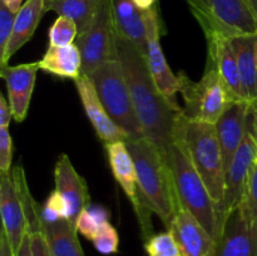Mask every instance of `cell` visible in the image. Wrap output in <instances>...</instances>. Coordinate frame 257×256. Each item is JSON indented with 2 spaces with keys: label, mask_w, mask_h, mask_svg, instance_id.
<instances>
[{
  "label": "cell",
  "mask_w": 257,
  "mask_h": 256,
  "mask_svg": "<svg viewBox=\"0 0 257 256\" xmlns=\"http://www.w3.org/2000/svg\"><path fill=\"white\" fill-rule=\"evenodd\" d=\"M105 151L108 155L110 168L115 181L119 183L122 190L127 195L133 211L136 213L138 223H140L141 236L143 242L147 241L151 236H153L152 227V211L145 205L142 196L140 193L137 182V172H136L135 161L131 155L125 141H117V142L105 143Z\"/></svg>",
  "instance_id": "cell-10"
},
{
  "label": "cell",
  "mask_w": 257,
  "mask_h": 256,
  "mask_svg": "<svg viewBox=\"0 0 257 256\" xmlns=\"http://www.w3.org/2000/svg\"><path fill=\"white\" fill-rule=\"evenodd\" d=\"M125 143L135 161L143 202L168 230L181 208L168 157L146 137L132 138Z\"/></svg>",
  "instance_id": "cell-2"
},
{
  "label": "cell",
  "mask_w": 257,
  "mask_h": 256,
  "mask_svg": "<svg viewBox=\"0 0 257 256\" xmlns=\"http://www.w3.org/2000/svg\"><path fill=\"white\" fill-rule=\"evenodd\" d=\"M117 49L143 136L167 156L182 108L161 93L151 75L145 55L118 34Z\"/></svg>",
  "instance_id": "cell-1"
},
{
  "label": "cell",
  "mask_w": 257,
  "mask_h": 256,
  "mask_svg": "<svg viewBox=\"0 0 257 256\" xmlns=\"http://www.w3.org/2000/svg\"><path fill=\"white\" fill-rule=\"evenodd\" d=\"M60 218H68V205L54 190L40 207V220L42 223H52Z\"/></svg>",
  "instance_id": "cell-29"
},
{
  "label": "cell",
  "mask_w": 257,
  "mask_h": 256,
  "mask_svg": "<svg viewBox=\"0 0 257 256\" xmlns=\"http://www.w3.org/2000/svg\"><path fill=\"white\" fill-rule=\"evenodd\" d=\"M13 140L9 127H0V172L8 173L12 171Z\"/></svg>",
  "instance_id": "cell-33"
},
{
  "label": "cell",
  "mask_w": 257,
  "mask_h": 256,
  "mask_svg": "<svg viewBox=\"0 0 257 256\" xmlns=\"http://www.w3.org/2000/svg\"><path fill=\"white\" fill-rule=\"evenodd\" d=\"M206 35L256 34L257 18L248 0H185Z\"/></svg>",
  "instance_id": "cell-6"
},
{
  "label": "cell",
  "mask_w": 257,
  "mask_h": 256,
  "mask_svg": "<svg viewBox=\"0 0 257 256\" xmlns=\"http://www.w3.org/2000/svg\"><path fill=\"white\" fill-rule=\"evenodd\" d=\"M250 108L251 104L248 102L230 103L220 119L216 122V131L222 150L226 171L245 140Z\"/></svg>",
  "instance_id": "cell-18"
},
{
  "label": "cell",
  "mask_w": 257,
  "mask_h": 256,
  "mask_svg": "<svg viewBox=\"0 0 257 256\" xmlns=\"http://www.w3.org/2000/svg\"><path fill=\"white\" fill-rule=\"evenodd\" d=\"M15 13L0 3V57L5 53L14 27Z\"/></svg>",
  "instance_id": "cell-32"
},
{
  "label": "cell",
  "mask_w": 257,
  "mask_h": 256,
  "mask_svg": "<svg viewBox=\"0 0 257 256\" xmlns=\"http://www.w3.org/2000/svg\"><path fill=\"white\" fill-rule=\"evenodd\" d=\"M240 206L252 220L257 221V158L248 173Z\"/></svg>",
  "instance_id": "cell-30"
},
{
  "label": "cell",
  "mask_w": 257,
  "mask_h": 256,
  "mask_svg": "<svg viewBox=\"0 0 257 256\" xmlns=\"http://www.w3.org/2000/svg\"><path fill=\"white\" fill-rule=\"evenodd\" d=\"M141 10H148L157 4L158 0H133Z\"/></svg>",
  "instance_id": "cell-39"
},
{
  "label": "cell",
  "mask_w": 257,
  "mask_h": 256,
  "mask_svg": "<svg viewBox=\"0 0 257 256\" xmlns=\"http://www.w3.org/2000/svg\"><path fill=\"white\" fill-rule=\"evenodd\" d=\"M0 75L5 80L8 92V102L13 112L15 122L20 123L25 119L29 110L35 78L39 68V63H25L18 65L0 67Z\"/></svg>",
  "instance_id": "cell-16"
},
{
  "label": "cell",
  "mask_w": 257,
  "mask_h": 256,
  "mask_svg": "<svg viewBox=\"0 0 257 256\" xmlns=\"http://www.w3.org/2000/svg\"><path fill=\"white\" fill-rule=\"evenodd\" d=\"M15 256H34V253H33L32 238H30L29 231L25 233L22 245H20L19 250H18L17 253H15Z\"/></svg>",
  "instance_id": "cell-36"
},
{
  "label": "cell",
  "mask_w": 257,
  "mask_h": 256,
  "mask_svg": "<svg viewBox=\"0 0 257 256\" xmlns=\"http://www.w3.org/2000/svg\"><path fill=\"white\" fill-rule=\"evenodd\" d=\"M0 256H15L9 240L3 231L0 233Z\"/></svg>",
  "instance_id": "cell-37"
},
{
  "label": "cell",
  "mask_w": 257,
  "mask_h": 256,
  "mask_svg": "<svg viewBox=\"0 0 257 256\" xmlns=\"http://www.w3.org/2000/svg\"><path fill=\"white\" fill-rule=\"evenodd\" d=\"M147 256H183L181 246L171 231L156 233L145 241Z\"/></svg>",
  "instance_id": "cell-26"
},
{
  "label": "cell",
  "mask_w": 257,
  "mask_h": 256,
  "mask_svg": "<svg viewBox=\"0 0 257 256\" xmlns=\"http://www.w3.org/2000/svg\"><path fill=\"white\" fill-rule=\"evenodd\" d=\"M245 98L257 107V33L232 38Z\"/></svg>",
  "instance_id": "cell-22"
},
{
  "label": "cell",
  "mask_w": 257,
  "mask_h": 256,
  "mask_svg": "<svg viewBox=\"0 0 257 256\" xmlns=\"http://www.w3.org/2000/svg\"><path fill=\"white\" fill-rule=\"evenodd\" d=\"M74 84L85 110V114L89 122L92 123L97 136L104 142V145L117 142V141L130 140V136L108 114L90 78L82 74L78 79L74 80Z\"/></svg>",
  "instance_id": "cell-15"
},
{
  "label": "cell",
  "mask_w": 257,
  "mask_h": 256,
  "mask_svg": "<svg viewBox=\"0 0 257 256\" xmlns=\"http://www.w3.org/2000/svg\"><path fill=\"white\" fill-rule=\"evenodd\" d=\"M257 158V107L251 105L247 118V131L243 142L226 171L225 196L220 211L221 226L231 211L242 202L243 191L251 167ZM222 230V228H221Z\"/></svg>",
  "instance_id": "cell-9"
},
{
  "label": "cell",
  "mask_w": 257,
  "mask_h": 256,
  "mask_svg": "<svg viewBox=\"0 0 257 256\" xmlns=\"http://www.w3.org/2000/svg\"><path fill=\"white\" fill-rule=\"evenodd\" d=\"M177 77L178 92L185 103L183 115L191 120L216 124L231 103L217 70L206 63L205 73L198 82L191 80L185 72H180Z\"/></svg>",
  "instance_id": "cell-7"
},
{
  "label": "cell",
  "mask_w": 257,
  "mask_h": 256,
  "mask_svg": "<svg viewBox=\"0 0 257 256\" xmlns=\"http://www.w3.org/2000/svg\"><path fill=\"white\" fill-rule=\"evenodd\" d=\"M216 256H257V221L241 206L226 217L216 245Z\"/></svg>",
  "instance_id": "cell-12"
},
{
  "label": "cell",
  "mask_w": 257,
  "mask_h": 256,
  "mask_svg": "<svg viewBox=\"0 0 257 256\" xmlns=\"http://www.w3.org/2000/svg\"><path fill=\"white\" fill-rule=\"evenodd\" d=\"M103 0H45V10L70 18L83 32L94 18Z\"/></svg>",
  "instance_id": "cell-25"
},
{
  "label": "cell",
  "mask_w": 257,
  "mask_h": 256,
  "mask_svg": "<svg viewBox=\"0 0 257 256\" xmlns=\"http://www.w3.org/2000/svg\"><path fill=\"white\" fill-rule=\"evenodd\" d=\"M0 215L3 222L2 231L9 240L15 255L28 232V223L12 171L0 173Z\"/></svg>",
  "instance_id": "cell-14"
},
{
  "label": "cell",
  "mask_w": 257,
  "mask_h": 256,
  "mask_svg": "<svg viewBox=\"0 0 257 256\" xmlns=\"http://www.w3.org/2000/svg\"><path fill=\"white\" fill-rule=\"evenodd\" d=\"M207 40V64L217 70L220 79L227 93L228 100L247 102L243 93L238 72L237 58L232 44V38L222 34L206 35Z\"/></svg>",
  "instance_id": "cell-13"
},
{
  "label": "cell",
  "mask_w": 257,
  "mask_h": 256,
  "mask_svg": "<svg viewBox=\"0 0 257 256\" xmlns=\"http://www.w3.org/2000/svg\"><path fill=\"white\" fill-rule=\"evenodd\" d=\"M100 226H102V223L95 218V216L90 212L88 207L80 212L77 221H75V228H77L78 232L90 241H93V238L95 237Z\"/></svg>",
  "instance_id": "cell-31"
},
{
  "label": "cell",
  "mask_w": 257,
  "mask_h": 256,
  "mask_svg": "<svg viewBox=\"0 0 257 256\" xmlns=\"http://www.w3.org/2000/svg\"><path fill=\"white\" fill-rule=\"evenodd\" d=\"M173 140L182 143L193 166L205 181L220 218L225 196L226 168L216 124L191 120L181 113L176 123Z\"/></svg>",
  "instance_id": "cell-3"
},
{
  "label": "cell",
  "mask_w": 257,
  "mask_h": 256,
  "mask_svg": "<svg viewBox=\"0 0 257 256\" xmlns=\"http://www.w3.org/2000/svg\"><path fill=\"white\" fill-rule=\"evenodd\" d=\"M13 118L12 108L4 95H0V127H9Z\"/></svg>",
  "instance_id": "cell-35"
},
{
  "label": "cell",
  "mask_w": 257,
  "mask_h": 256,
  "mask_svg": "<svg viewBox=\"0 0 257 256\" xmlns=\"http://www.w3.org/2000/svg\"><path fill=\"white\" fill-rule=\"evenodd\" d=\"M42 233L52 256H84L75 225L68 218L42 223Z\"/></svg>",
  "instance_id": "cell-24"
},
{
  "label": "cell",
  "mask_w": 257,
  "mask_h": 256,
  "mask_svg": "<svg viewBox=\"0 0 257 256\" xmlns=\"http://www.w3.org/2000/svg\"><path fill=\"white\" fill-rule=\"evenodd\" d=\"M112 4L115 33L132 43L145 54L147 35L143 10H141L133 0H112Z\"/></svg>",
  "instance_id": "cell-21"
},
{
  "label": "cell",
  "mask_w": 257,
  "mask_h": 256,
  "mask_svg": "<svg viewBox=\"0 0 257 256\" xmlns=\"http://www.w3.org/2000/svg\"><path fill=\"white\" fill-rule=\"evenodd\" d=\"M30 238H32V248H33V253H34V256H52L50 255L49 248H48L47 242H45V238L44 236H43L42 231L32 232L30 233Z\"/></svg>",
  "instance_id": "cell-34"
},
{
  "label": "cell",
  "mask_w": 257,
  "mask_h": 256,
  "mask_svg": "<svg viewBox=\"0 0 257 256\" xmlns=\"http://www.w3.org/2000/svg\"><path fill=\"white\" fill-rule=\"evenodd\" d=\"M168 231L175 235L183 256H216V240L185 208H180Z\"/></svg>",
  "instance_id": "cell-19"
},
{
  "label": "cell",
  "mask_w": 257,
  "mask_h": 256,
  "mask_svg": "<svg viewBox=\"0 0 257 256\" xmlns=\"http://www.w3.org/2000/svg\"><path fill=\"white\" fill-rule=\"evenodd\" d=\"M89 78L108 114L130 136V140L145 137L119 59L104 63Z\"/></svg>",
  "instance_id": "cell-5"
},
{
  "label": "cell",
  "mask_w": 257,
  "mask_h": 256,
  "mask_svg": "<svg viewBox=\"0 0 257 256\" xmlns=\"http://www.w3.org/2000/svg\"><path fill=\"white\" fill-rule=\"evenodd\" d=\"M55 191L68 205V220L75 225L78 216L90 205V195L84 178L77 172L65 153L58 157L54 167Z\"/></svg>",
  "instance_id": "cell-17"
},
{
  "label": "cell",
  "mask_w": 257,
  "mask_h": 256,
  "mask_svg": "<svg viewBox=\"0 0 257 256\" xmlns=\"http://www.w3.org/2000/svg\"><path fill=\"white\" fill-rule=\"evenodd\" d=\"M75 44L82 55V74L87 77L104 63L118 59L112 0H103L90 24L78 33Z\"/></svg>",
  "instance_id": "cell-8"
},
{
  "label": "cell",
  "mask_w": 257,
  "mask_h": 256,
  "mask_svg": "<svg viewBox=\"0 0 257 256\" xmlns=\"http://www.w3.org/2000/svg\"><path fill=\"white\" fill-rule=\"evenodd\" d=\"M248 3H250L251 8H252L253 13H255V15L257 18V0H248Z\"/></svg>",
  "instance_id": "cell-40"
},
{
  "label": "cell",
  "mask_w": 257,
  "mask_h": 256,
  "mask_svg": "<svg viewBox=\"0 0 257 256\" xmlns=\"http://www.w3.org/2000/svg\"><path fill=\"white\" fill-rule=\"evenodd\" d=\"M45 13V0H27L23 4L19 12L15 14L12 37L8 43L7 50L0 57V67L8 65L10 58L32 39Z\"/></svg>",
  "instance_id": "cell-20"
},
{
  "label": "cell",
  "mask_w": 257,
  "mask_h": 256,
  "mask_svg": "<svg viewBox=\"0 0 257 256\" xmlns=\"http://www.w3.org/2000/svg\"><path fill=\"white\" fill-rule=\"evenodd\" d=\"M143 18H145L146 35H147V45H146V52L143 55H145L148 69L161 93L168 100L178 104L176 99V94L178 93V87H180L178 77L173 74L170 65L167 64L160 43L163 28L162 19L158 12V5L156 4L151 9L143 10Z\"/></svg>",
  "instance_id": "cell-11"
},
{
  "label": "cell",
  "mask_w": 257,
  "mask_h": 256,
  "mask_svg": "<svg viewBox=\"0 0 257 256\" xmlns=\"http://www.w3.org/2000/svg\"><path fill=\"white\" fill-rule=\"evenodd\" d=\"M39 63L40 70L55 77L78 79L82 75V55L77 44L64 45V47H53L49 45Z\"/></svg>",
  "instance_id": "cell-23"
},
{
  "label": "cell",
  "mask_w": 257,
  "mask_h": 256,
  "mask_svg": "<svg viewBox=\"0 0 257 256\" xmlns=\"http://www.w3.org/2000/svg\"><path fill=\"white\" fill-rule=\"evenodd\" d=\"M22 2L23 0H2L3 4H4L7 8H9V9L12 10L13 13H15V14H17V13L20 10V8L23 7Z\"/></svg>",
  "instance_id": "cell-38"
},
{
  "label": "cell",
  "mask_w": 257,
  "mask_h": 256,
  "mask_svg": "<svg viewBox=\"0 0 257 256\" xmlns=\"http://www.w3.org/2000/svg\"><path fill=\"white\" fill-rule=\"evenodd\" d=\"M167 157L181 207L188 211L217 242L221 233L217 207L205 181L197 172L180 141L173 140Z\"/></svg>",
  "instance_id": "cell-4"
},
{
  "label": "cell",
  "mask_w": 257,
  "mask_h": 256,
  "mask_svg": "<svg viewBox=\"0 0 257 256\" xmlns=\"http://www.w3.org/2000/svg\"><path fill=\"white\" fill-rule=\"evenodd\" d=\"M92 242L95 250L102 255H113L117 253L119 248V235L112 223L105 222L100 226Z\"/></svg>",
  "instance_id": "cell-28"
},
{
  "label": "cell",
  "mask_w": 257,
  "mask_h": 256,
  "mask_svg": "<svg viewBox=\"0 0 257 256\" xmlns=\"http://www.w3.org/2000/svg\"><path fill=\"white\" fill-rule=\"evenodd\" d=\"M77 24L70 18L64 17V15H58L55 22L53 23L49 29V45L53 47H64L75 43L78 37Z\"/></svg>",
  "instance_id": "cell-27"
}]
</instances>
